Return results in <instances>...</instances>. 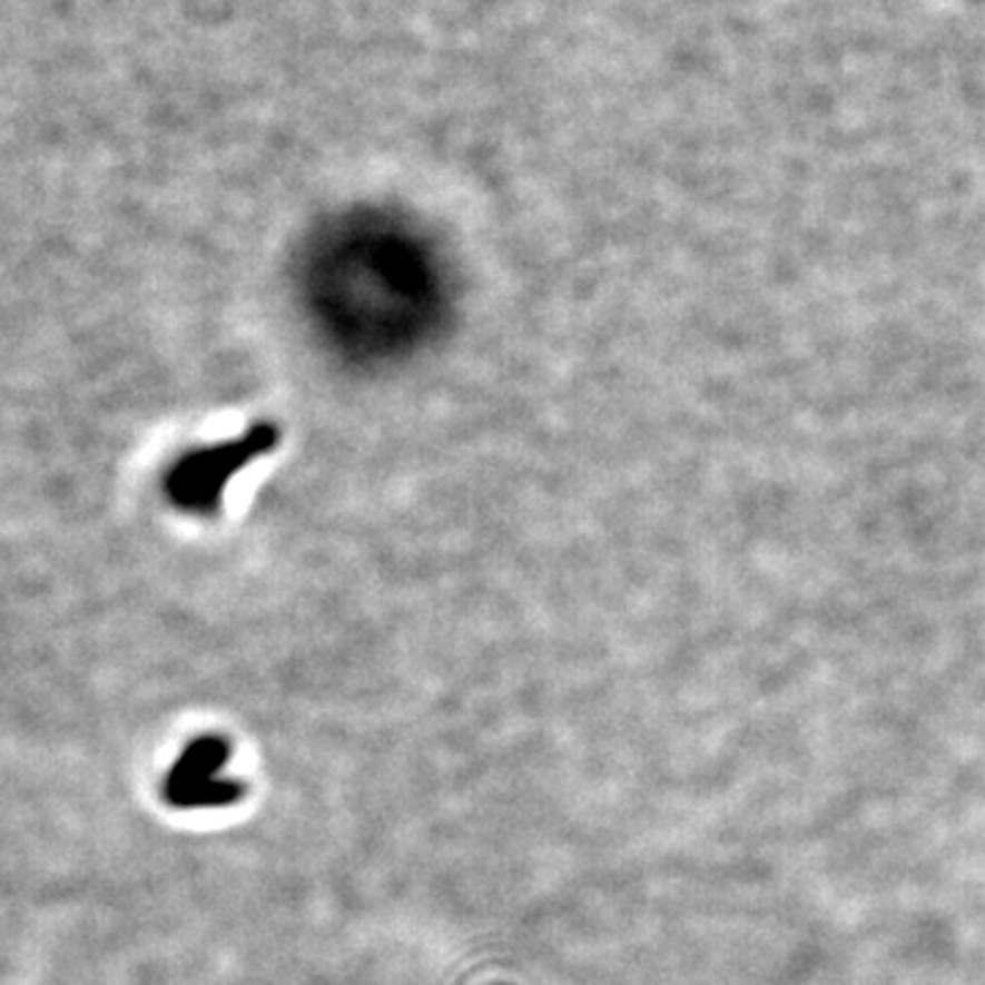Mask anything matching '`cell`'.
I'll list each match as a JSON object with an SVG mask.
<instances>
[{
  "instance_id": "cell-1",
  "label": "cell",
  "mask_w": 985,
  "mask_h": 985,
  "mask_svg": "<svg viewBox=\"0 0 985 985\" xmlns=\"http://www.w3.org/2000/svg\"><path fill=\"white\" fill-rule=\"evenodd\" d=\"M230 758V742L223 737H197L184 748V753L176 758V764L170 767L165 778V799L178 797L181 791L193 788L203 780L219 778V769L228 764Z\"/></svg>"
},
{
  "instance_id": "cell-2",
  "label": "cell",
  "mask_w": 985,
  "mask_h": 985,
  "mask_svg": "<svg viewBox=\"0 0 985 985\" xmlns=\"http://www.w3.org/2000/svg\"><path fill=\"white\" fill-rule=\"evenodd\" d=\"M247 794V786L238 784L230 778H211L203 780L187 791H181L178 797L167 799V805L181 810H195V808H225V805L238 802V799Z\"/></svg>"
}]
</instances>
